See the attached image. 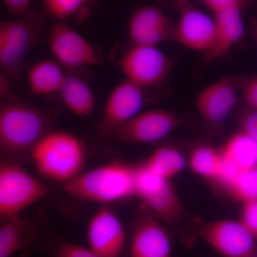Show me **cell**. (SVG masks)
I'll return each instance as SVG.
<instances>
[{"instance_id": "obj_1", "label": "cell", "mask_w": 257, "mask_h": 257, "mask_svg": "<svg viewBox=\"0 0 257 257\" xmlns=\"http://www.w3.org/2000/svg\"><path fill=\"white\" fill-rule=\"evenodd\" d=\"M51 111L31 105L19 97L0 104V152L20 156L30 152L53 121Z\"/></svg>"}, {"instance_id": "obj_2", "label": "cell", "mask_w": 257, "mask_h": 257, "mask_svg": "<svg viewBox=\"0 0 257 257\" xmlns=\"http://www.w3.org/2000/svg\"><path fill=\"white\" fill-rule=\"evenodd\" d=\"M138 165L114 162L82 172L64 184L67 195L78 200L109 204L136 197Z\"/></svg>"}, {"instance_id": "obj_3", "label": "cell", "mask_w": 257, "mask_h": 257, "mask_svg": "<svg viewBox=\"0 0 257 257\" xmlns=\"http://www.w3.org/2000/svg\"><path fill=\"white\" fill-rule=\"evenodd\" d=\"M30 154L40 175L63 184L80 175L87 161L85 147L80 139L62 130L47 132Z\"/></svg>"}, {"instance_id": "obj_4", "label": "cell", "mask_w": 257, "mask_h": 257, "mask_svg": "<svg viewBox=\"0 0 257 257\" xmlns=\"http://www.w3.org/2000/svg\"><path fill=\"white\" fill-rule=\"evenodd\" d=\"M47 194L46 187L23 167L0 162V220L20 215Z\"/></svg>"}, {"instance_id": "obj_5", "label": "cell", "mask_w": 257, "mask_h": 257, "mask_svg": "<svg viewBox=\"0 0 257 257\" xmlns=\"http://www.w3.org/2000/svg\"><path fill=\"white\" fill-rule=\"evenodd\" d=\"M136 197L165 224L175 225L183 217V203L171 180L152 173L145 163L138 165Z\"/></svg>"}, {"instance_id": "obj_6", "label": "cell", "mask_w": 257, "mask_h": 257, "mask_svg": "<svg viewBox=\"0 0 257 257\" xmlns=\"http://www.w3.org/2000/svg\"><path fill=\"white\" fill-rule=\"evenodd\" d=\"M172 64L157 47L145 45H131L119 60L125 79L144 90L163 82L170 73Z\"/></svg>"}, {"instance_id": "obj_7", "label": "cell", "mask_w": 257, "mask_h": 257, "mask_svg": "<svg viewBox=\"0 0 257 257\" xmlns=\"http://www.w3.org/2000/svg\"><path fill=\"white\" fill-rule=\"evenodd\" d=\"M48 43L54 60L67 70L86 68L100 62V56L96 47L62 22L51 28Z\"/></svg>"}, {"instance_id": "obj_8", "label": "cell", "mask_w": 257, "mask_h": 257, "mask_svg": "<svg viewBox=\"0 0 257 257\" xmlns=\"http://www.w3.org/2000/svg\"><path fill=\"white\" fill-rule=\"evenodd\" d=\"M201 234L223 257H247L257 253L256 238L240 221L221 219L207 223Z\"/></svg>"}, {"instance_id": "obj_9", "label": "cell", "mask_w": 257, "mask_h": 257, "mask_svg": "<svg viewBox=\"0 0 257 257\" xmlns=\"http://www.w3.org/2000/svg\"><path fill=\"white\" fill-rule=\"evenodd\" d=\"M179 124L178 116L173 112L152 109L139 113L111 135L126 143H152L166 138Z\"/></svg>"}, {"instance_id": "obj_10", "label": "cell", "mask_w": 257, "mask_h": 257, "mask_svg": "<svg viewBox=\"0 0 257 257\" xmlns=\"http://www.w3.org/2000/svg\"><path fill=\"white\" fill-rule=\"evenodd\" d=\"M179 13L172 40L189 50L205 53L215 37L216 25L214 18L197 9L192 3L179 9Z\"/></svg>"}, {"instance_id": "obj_11", "label": "cell", "mask_w": 257, "mask_h": 257, "mask_svg": "<svg viewBox=\"0 0 257 257\" xmlns=\"http://www.w3.org/2000/svg\"><path fill=\"white\" fill-rule=\"evenodd\" d=\"M89 247L101 257H119L126 243V231L117 216L101 207L91 218L87 226Z\"/></svg>"}, {"instance_id": "obj_12", "label": "cell", "mask_w": 257, "mask_h": 257, "mask_svg": "<svg viewBox=\"0 0 257 257\" xmlns=\"http://www.w3.org/2000/svg\"><path fill=\"white\" fill-rule=\"evenodd\" d=\"M239 83L223 77L209 84L198 94L196 109L207 124H224L237 102Z\"/></svg>"}, {"instance_id": "obj_13", "label": "cell", "mask_w": 257, "mask_h": 257, "mask_svg": "<svg viewBox=\"0 0 257 257\" xmlns=\"http://www.w3.org/2000/svg\"><path fill=\"white\" fill-rule=\"evenodd\" d=\"M144 89L124 81L111 90L103 111L101 131L111 135L114 130L133 119L145 104Z\"/></svg>"}, {"instance_id": "obj_14", "label": "cell", "mask_w": 257, "mask_h": 257, "mask_svg": "<svg viewBox=\"0 0 257 257\" xmlns=\"http://www.w3.org/2000/svg\"><path fill=\"white\" fill-rule=\"evenodd\" d=\"M173 28L165 13L157 5H145L133 12L128 20L131 45L157 47L172 40Z\"/></svg>"}, {"instance_id": "obj_15", "label": "cell", "mask_w": 257, "mask_h": 257, "mask_svg": "<svg viewBox=\"0 0 257 257\" xmlns=\"http://www.w3.org/2000/svg\"><path fill=\"white\" fill-rule=\"evenodd\" d=\"M172 243L160 221L146 217L136 225L130 243L131 257H170Z\"/></svg>"}, {"instance_id": "obj_16", "label": "cell", "mask_w": 257, "mask_h": 257, "mask_svg": "<svg viewBox=\"0 0 257 257\" xmlns=\"http://www.w3.org/2000/svg\"><path fill=\"white\" fill-rule=\"evenodd\" d=\"M45 26L44 15L38 10L30 9L19 20L0 22V36L26 57L40 40Z\"/></svg>"}, {"instance_id": "obj_17", "label": "cell", "mask_w": 257, "mask_h": 257, "mask_svg": "<svg viewBox=\"0 0 257 257\" xmlns=\"http://www.w3.org/2000/svg\"><path fill=\"white\" fill-rule=\"evenodd\" d=\"M213 18L216 25L215 37L210 48L204 53L206 62L209 63L224 57L244 34L242 10H230Z\"/></svg>"}, {"instance_id": "obj_18", "label": "cell", "mask_w": 257, "mask_h": 257, "mask_svg": "<svg viewBox=\"0 0 257 257\" xmlns=\"http://www.w3.org/2000/svg\"><path fill=\"white\" fill-rule=\"evenodd\" d=\"M58 94L64 105L79 117L89 116L95 108L96 98L92 88L74 74H67Z\"/></svg>"}, {"instance_id": "obj_19", "label": "cell", "mask_w": 257, "mask_h": 257, "mask_svg": "<svg viewBox=\"0 0 257 257\" xmlns=\"http://www.w3.org/2000/svg\"><path fill=\"white\" fill-rule=\"evenodd\" d=\"M65 69L55 60L37 62L28 73L30 93L33 95H50L60 92L64 79Z\"/></svg>"}, {"instance_id": "obj_20", "label": "cell", "mask_w": 257, "mask_h": 257, "mask_svg": "<svg viewBox=\"0 0 257 257\" xmlns=\"http://www.w3.org/2000/svg\"><path fill=\"white\" fill-rule=\"evenodd\" d=\"M219 151L225 165L233 172L257 166V143L242 132L231 136Z\"/></svg>"}, {"instance_id": "obj_21", "label": "cell", "mask_w": 257, "mask_h": 257, "mask_svg": "<svg viewBox=\"0 0 257 257\" xmlns=\"http://www.w3.org/2000/svg\"><path fill=\"white\" fill-rule=\"evenodd\" d=\"M31 223L21 216L2 221L0 226V257H10L28 247L35 239Z\"/></svg>"}, {"instance_id": "obj_22", "label": "cell", "mask_w": 257, "mask_h": 257, "mask_svg": "<svg viewBox=\"0 0 257 257\" xmlns=\"http://www.w3.org/2000/svg\"><path fill=\"white\" fill-rule=\"evenodd\" d=\"M187 165L196 175L220 182L224 170V161L219 150L209 145H199L189 155Z\"/></svg>"}, {"instance_id": "obj_23", "label": "cell", "mask_w": 257, "mask_h": 257, "mask_svg": "<svg viewBox=\"0 0 257 257\" xmlns=\"http://www.w3.org/2000/svg\"><path fill=\"white\" fill-rule=\"evenodd\" d=\"M145 165L152 173L171 180L183 172L187 162L177 149L162 146L152 152Z\"/></svg>"}, {"instance_id": "obj_24", "label": "cell", "mask_w": 257, "mask_h": 257, "mask_svg": "<svg viewBox=\"0 0 257 257\" xmlns=\"http://www.w3.org/2000/svg\"><path fill=\"white\" fill-rule=\"evenodd\" d=\"M225 187L241 202L257 199V166L238 172Z\"/></svg>"}, {"instance_id": "obj_25", "label": "cell", "mask_w": 257, "mask_h": 257, "mask_svg": "<svg viewBox=\"0 0 257 257\" xmlns=\"http://www.w3.org/2000/svg\"><path fill=\"white\" fill-rule=\"evenodd\" d=\"M25 58L0 36V72L9 78H19Z\"/></svg>"}, {"instance_id": "obj_26", "label": "cell", "mask_w": 257, "mask_h": 257, "mask_svg": "<svg viewBox=\"0 0 257 257\" xmlns=\"http://www.w3.org/2000/svg\"><path fill=\"white\" fill-rule=\"evenodd\" d=\"M88 3L87 0H44L47 13L60 21L73 17Z\"/></svg>"}, {"instance_id": "obj_27", "label": "cell", "mask_w": 257, "mask_h": 257, "mask_svg": "<svg viewBox=\"0 0 257 257\" xmlns=\"http://www.w3.org/2000/svg\"><path fill=\"white\" fill-rule=\"evenodd\" d=\"M215 16L224 12L243 10L248 0H199Z\"/></svg>"}, {"instance_id": "obj_28", "label": "cell", "mask_w": 257, "mask_h": 257, "mask_svg": "<svg viewBox=\"0 0 257 257\" xmlns=\"http://www.w3.org/2000/svg\"><path fill=\"white\" fill-rule=\"evenodd\" d=\"M242 203L240 221L256 238L257 236V199H249Z\"/></svg>"}, {"instance_id": "obj_29", "label": "cell", "mask_w": 257, "mask_h": 257, "mask_svg": "<svg viewBox=\"0 0 257 257\" xmlns=\"http://www.w3.org/2000/svg\"><path fill=\"white\" fill-rule=\"evenodd\" d=\"M56 257H101L89 247L65 241L57 248Z\"/></svg>"}, {"instance_id": "obj_30", "label": "cell", "mask_w": 257, "mask_h": 257, "mask_svg": "<svg viewBox=\"0 0 257 257\" xmlns=\"http://www.w3.org/2000/svg\"><path fill=\"white\" fill-rule=\"evenodd\" d=\"M239 90L251 110H257V75L239 83Z\"/></svg>"}, {"instance_id": "obj_31", "label": "cell", "mask_w": 257, "mask_h": 257, "mask_svg": "<svg viewBox=\"0 0 257 257\" xmlns=\"http://www.w3.org/2000/svg\"><path fill=\"white\" fill-rule=\"evenodd\" d=\"M242 133L257 143V110H251L243 115L241 120Z\"/></svg>"}, {"instance_id": "obj_32", "label": "cell", "mask_w": 257, "mask_h": 257, "mask_svg": "<svg viewBox=\"0 0 257 257\" xmlns=\"http://www.w3.org/2000/svg\"><path fill=\"white\" fill-rule=\"evenodd\" d=\"M12 14L21 17L30 10L32 0H2Z\"/></svg>"}, {"instance_id": "obj_33", "label": "cell", "mask_w": 257, "mask_h": 257, "mask_svg": "<svg viewBox=\"0 0 257 257\" xmlns=\"http://www.w3.org/2000/svg\"><path fill=\"white\" fill-rule=\"evenodd\" d=\"M16 97L18 96L13 92L9 77L0 72V99L5 100Z\"/></svg>"}, {"instance_id": "obj_34", "label": "cell", "mask_w": 257, "mask_h": 257, "mask_svg": "<svg viewBox=\"0 0 257 257\" xmlns=\"http://www.w3.org/2000/svg\"><path fill=\"white\" fill-rule=\"evenodd\" d=\"M170 1L173 3V4L177 7V10H178L191 3L190 0H170Z\"/></svg>"}, {"instance_id": "obj_35", "label": "cell", "mask_w": 257, "mask_h": 257, "mask_svg": "<svg viewBox=\"0 0 257 257\" xmlns=\"http://www.w3.org/2000/svg\"><path fill=\"white\" fill-rule=\"evenodd\" d=\"M254 37H255V40H256V45H257V25L256 26V28H255V30H254Z\"/></svg>"}, {"instance_id": "obj_36", "label": "cell", "mask_w": 257, "mask_h": 257, "mask_svg": "<svg viewBox=\"0 0 257 257\" xmlns=\"http://www.w3.org/2000/svg\"><path fill=\"white\" fill-rule=\"evenodd\" d=\"M247 257H257V253L256 254L252 255V256H247Z\"/></svg>"}, {"instance_id": "obj_37", "label": "cell", "mask_w": 257, "mask_h": 257, "mask_svg": "<svg viewBox=\"0 0 257 257\" xmlns=\"http://www.w3.org/2000/svg\"><path fill=\"white\" fill-rule=\"evenodd\" d=\"M87 1L89 2H89L91 1V0H87Z\"/></svg>"}, {"instance_id": "obj_38", "label": "cell", "mask_w": 257, "mask_h": 257, "mask_svg": "<svg viewBox=\"0 0 257 257\" xmlns=\"http://www.w3.org/2000/svg\"><path fill=\"white\" fill-rule=\"evenodd\" d=\"M256 242H257V236H256Z\"/></svg>"}]
</instances>
